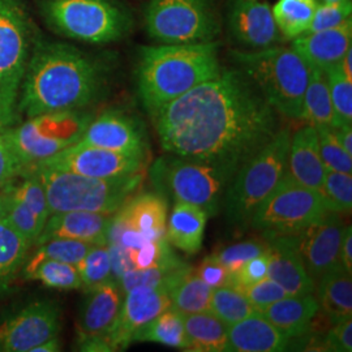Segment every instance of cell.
Masks as SVG:
<instances>
[{
	"instance_id": "1",
	"label": "cell",
	"mask_w": 352,
	"mask_h": 352,
	"mask_svg": "<svg viewBox=\"0 0 352 352\" xmlns=\"http://www.w3.org/2000/svg\"><path fill=\"white\" fill-rule=\"evenodd\" d=\"M164 151L236 174L276 136L278 113L239 68L151 113Z\"/></svg>"
},
{
	"instance_id": "2",
	"label": "cell",
	"mask_w": 352,
	"mask_h": 352,
	"mask_svg": "<svg viewBox=\"0 0 352 352\" xmlns=\"http://www.w3.org/2000/svg\"><path fill=\"white\" fill-rule=\"evenodd\" d=\"M107 85V69L72 45L36 37L19 90L17 109L33 118L81 110L97 101Z\"/></svg>"
},
{
	"instance_id": "3",
	"label": "cell",
	"mask_w": 352,
	"mask_h": 352,
	"mask_svg": "<svg viewBox=\"0 0 352 352\" xmlns=\"http://www.w3.org/2000/svg\"><path fill=\"white\" fill-rule=\"evenodd\" d=\"M219 43L144 46L136 68L140 100L151 113L222 72Z\"/></svg>"
},
{
	"instance_id": "4",
	"label": "cell",
	"mask_w": 352,
	"mask_h": 352,
	"mask_svg": "<svg viewBox=\"0 0 352 352\" xmlns=\"http://www.w3.org/2000/svg\"><path fill=\"white\" fill-rule=\"evenodd\" d=\"M23 174H33L43 184L51 214L76 210L113 214L139 192L146 176L140 171L101 179L39 166H29Z\"/></svg>"
},
{
	"instance_id": "5",
	"label": "cell",
	"mask_w": 352,
	"mask_h": 352,
	"mask_svg": "<svg viewBox=\"0 0 352 352\" xmlns=\"http://www.w3.org/2000/svg\"><path fill=\"white\" fill-rule=\"evenodd\" d=\"M231 58L279 115L302 119L309 65L291 46L232 51Z\"/></svg>"
},
{
	"instance_id": "6",
	"label": "cell",
	"mask_w": 352,
	"mask_h": 352,
	"mask_svg": "<svg viewBox=\"0 0 352 352\" xmlns=\"http://www.w3.org/2000/svg\"><path fill=\"white\" fill-rule=\"evenodd\" d=\"M289 139L287 128L279 129L235 174L225 195L227 219L231 225L248 226L258 206L287 173Z\"/></svg>"
},
{
	"instance_id": "7",
	"label": "cell",
	"mask_w": 352,
	"mask_h": 352,
	"mask_svg": "<svg viewBox=\"0 0 352 352\" xmlns=\"http://www.w3.org/2000/svg\"><path fill=\"white\" fill-rule=\"evenodd\" d=\"M45 21L64 37L106 45L126 37L132 17L118 0H36Z\"/></svg>"
},
{
	"instance_id": "8",
	"label": "cell",
	"mask_w": 352,
	"mask_h": 352,
	"mask_svg": "<svg viewBox=\"0 0 352 352\" xmlns=\"http://www.w3.org/2000/svg\"><path fill=\"white\" fill-rule=\"evenodd\" d=\"M234 174L212 164L166 155L151 168L153 184L160 193L174 200L196 205L209 217L219 212L222 197L234 179Z\"/></svg>"
},
{
	"instance_id": "9",
	"label": "cell",
	"mask_w": 352,
	"mask_h": 352,
	"mask_svg": "<svg viewBox=\"0 0 352 352\" xmlns=\"http://www.w3.org/2000/svg\"><path fill=\"white\" fill-rule=\"evenodd\" d=\"M327 210L322 195L298 183L289 171L251 219L266 239L295 236Z\"/></svg>"
},
{
	"instance_id": "10",
	"label": "cell",
	"mask_w": 352,
	"mask_h": 352,
	"mask_svg": "<svg viewBox=\"0 0 352 352\" xmlns=\"http://www.w3.org/2000/svg\"><path fill=\"white\" fill-rule=\"evenodd\" d=\"M145 26L153 39L166 45L212 42L219 34L210 0H151Z\"/></svg>"
},
{
	"instance_id": "11",
	"label": "cell",
	"mask_w": 352,
	"mask_h": 352,
	"mask_svg": "<svg viewBox=\"0 0 352 352\" xmlns=\"http://www.w3.org/2000/svg\"><path fill=\"white\" fill-rule=\"evenodd\" d=\"M90 120V115L80 113V110L28 118L23 124L12 126L13 146L26 168L76 144L81 139Z\"/></svg>"
},
{
	"instance_id": "12",
	"label": "cell",
	"mask_w": 352,
	"mask_h": 352,
	"mask_svg": "<svg viewBox=\"0 0 352 352\" xmlns=\"http://www.w3.org/2000/svg\"><path fill=\"white\" fill-rule=\"evenodd\" d=\"M168 202L160 192L136 193L113 214L107 243L136 250L151 240L166 238Z\"/></svg>"
},
{
	"instance_id": "13",
	"label": "cell",
	"mask_w": 352,
	"mask_h": 352,
	"mask_svg": "<svg viewBox=\"0 0 352 352\" xmlns=\"http://www.w3.org/2000/svg\"><path fill=\"white\" fill-rule=\"evenodd\" d=\"M24 0H0V89L20 90L36 39Z\"/></svg>"
},
{
	"instance_id": "14",
	"label": "cell",
	"mask_w": 352,
	"mask_h": 352,
	"mask_svg": "<svg viewBox=\"0 0 352 352\" xmlns=\"http://www.w3.org/2000/svg\"><path fill=\"white\" fill-rule=\"evenodd\" d=\"M30 166L74 173L89 177H119L145 171L146 160L107 151L77 141L50 158ZM29 167V166H28Z\"/></svg>"
},
{
	"instance_id": "15",
	"label": "cell",
	"mask_w": 352,
	"mask_h": 352,
	"mask_svg": "<svg viewBox=\"0 0 352 352\" xmlns=\"http://www.w3.org/2000/svg\"><path fill=\"white\" fill-rule=\"evenodd\" d=\"M344 228L340 213L325 210L298 235L289 236L315 283L340 266V244Z\"/></svg>"
},
{
	"instance_id": "16",
	"label": "cell",
	"mask_w": 352,
	"mask_h": 352,
	"mask_svg": "<svg viewBox=\"0 0 352 352\" xmlns=\"http://www.w3.org/2000/svg\"><path fill=\"white\" fill-rule=\"evenodd\" d=\"M62 327L59 305L52 300L30 302L0 325V351L32 352L58 337Z\"/></svg>"
},
{
	"instance_id": "17",
	"label": "cell",
	"mask_w": 352,
	"mask_h": 352,
	"mask_svg": "<svg viewBox=\"0 0 352 352\" xmlns=\"http://www.w3.org/2000/svg\"><path fill=\"white\" fill-rule=\"evenodd\" d=\"M123 296L119 314L104 338L107 351L126 350L140 329L171 307L168 289L164 287H138Z\"/></svg>"
},
{
	"instance_id": "18",
	"label": "cell",
	"mask_w": 352,
	"mask_h": 352,
	"mask_svg": "<svg viewBox=\"0 0 352 352\" xmlns=\"http://www.w3.org/2000/svg\"><path fill=\"white\" fill-rule=\"evenodd\" d=\"M123 302V292L111 279L87 292L77 321V346L81 351H107L104 338Z\"/></svg>"
},
{
	"instance_id": "19",
	"label": "cell",
	"mask_w": 352,
	"mask_h": 352,
	"mask_svg": "<svg viewBox=\"0 0 352 352\" xmlns=\"http://www.w3.org/2000/svg\"><path fill=\"white\" fill-rule=\"evenodd\" d=\"M78 141L148 160L149 144L145 128L133 116L118 110L104 111L97 119L90 120Z\"/></svg>"
},
{
	"instance_id": "20",
	"label": "cell",
	"mask_w": 352,
	"mask_h": 352,
	"mask_svg": "<svg viewBox=\"0 0 352 352\" xmlns=\"http://www.w3.org/2000/svg\"><path fill=\"white\" fill-rule=\"evenodd\" d=\"M228 26L232 37L252 50L272 47L280 38L272 7L263 0H231Z\"/></svg>"
},
{
	"instance_id": "21",
	"label": "cell",
	"mask_w": 352,
	"mask_h": 352,
	"mask_svg": "<svg viewBox=\"0 0 352 352\" xmlns=\"http://www.w3.org/2000/svg\"><path fill=\"white\" fill-rule=\"evenodd\" d=\"M113 214L62 212L51 214L34 245L51 239H74L93 245H107V231Z\"/></svg>"
},
{
	"instance_id": "22",
	"label": "cell",
	"mask_w": 352,
	"mask_h": 352,
	"mask_svg": "<svg viewBox=\"0 0 352 352\" xmlns=\"http://www.w3.org/2000/svg\"><path fill=\"white\" fill-rule=\"evenodd\" d=\"M291 47L311 67L322 71L340 63L342 58L352 47V21L318 32H305L294 38Z\"/></svg>"
},
{
	"instance_id": "23",
	"label": "cell",
	"mask_w": 352,
	"mask_h": 352,
	"mask_svg": "<svg viewBox=\"0 0 352 352\" xmlns=\"http://www.w3.org/2000/svg\"><path fill=\"white\" fill-rule=\"evenodd\" d=\"M267 277L277 282L287 295L314 294L316 283L305 270L302 257L289 236L269 238Z\"/></svg>"
},
{
	"instance_id": "24",
	"label": "cell",
	"mask_w": 352,
	"mask_h": 352,
	"mask_svg": "<svg viewBox=\"0 0 352 352\" xmlns=\"http://www.w3.org/2000/svg\"><path fill=\"white\" fill-rule=\"evenodd\" d=\"M287 171L304 187L321 193L327 168L321 161L315 126H302L289 139Z\"/></svg>"
},
{
	"instance_id": "25",
	"label": "cell",
	"mask_w": 352,
	"mask_h": 352,
	"mask_svg": "<svg viewBox=\"0 0 352 352\" xmlns=\"http://www.w3.org/2000/svg\"><path fill=\"white\" fill-rule=\"evenodd\" d=\"M289 343L291 340L257 311L239 322L227 327V351H285Z\"/></svg>"
},
{
	"instance_id": "26",
	"label": "cell",
	"mask_w": 352,
	"mask_h": 352,
	"mask_svg": "<svg viewBox=\"0 0 352 352\" xmlns=\"http://www.w3.org/2000/svg\"><path fill=\"white\" fill-rule=\"evenodd\" d=\"M320 312V304L314 294L287 295L267 305L260 314L289 340L302 338L312 327Z\"/></svg>"
},
{
	"instance_id": "27",
	"label": "cell",
	"mask_w": 352,
	"mask_h": 352,
	"mask_svg": "<svg viewBox=\"0 0 352 352\" xmlns=\"http://www.w3.org/2000/svg\"><path fill=\"white\" fill-rule=\"evenodd\" d=\"M209 215L196 205L176 201L167 218L166 238L177 250L196 254L201 250Z\"/></svg>"
},
{
	"instance_id": "28",
	"label": "cell",
	"mask_w": 352,
	"mask_h": 352,
	"mask_svg": "<svg viewBox=\"0 0 352 352\" xmlns=\"http://www.w3.org/2000/svg\"><path fill=\"white\" fill-rule=\"evenodd\" d=\"M167 238L151 240L136 250H126L116 244H107L113 279L132 269H146L177 260Z\"/></svg>"
},
{
	"instance_id": "29",
	"label": "cell",
	"mask_w": 352,
	"mask_h": 352,
	"mask_svg": "<svg viewBox=\"0 0 352 352\" xmlns=\"http://www.w3.org/2000/svg\"><path fill=\"white\" fill-rule=\"evenodd\" d=\"M318 304L331 325L352 316V274L342 266L329 272L317 282Z\"/></svg>"
},
{
	"instance_id": "30",
	"label": "cell",
	"mask_w": 352,
	"mask_h": 352,
	"mask_svg": "<svg viewBox=\"0 0 352 352\" xmlns=\"http://www.w3.org/2000/svg\"><path fill=\"white\" fill-rule=\"evenodd\" d=\"M302 120L315 128H336L337 118L330 100L325 71L309 65L308 85L302 98Z\"/></svg>"
},
{
	"instance_id": "31",
	"label": "cell",
	"mask_w": 352,
	"mask_h": 352,
	"mask_svg": "<svg viewBox=\"0 0 352 352\" xmlns=\"http://www.w3.org/2000/svg\"><path fill=\"white\" fill-rule=\"evenodd\" d=\"M188 350L197 352L227 351V325L208 311L183 315Z\"/></svg>"
},
{
	"instance_id": "32",
	"label": "cell",
	"mask_w": 352,
	"mask_h": 352,
	"mask_svg": "<svg viewBox=\"0 0 352 352\" xmlns=\"http://www.w3.org/2000/svg\"><path fill=\"white\" fill-rule=\"evenodd\" d=\"M32 245L6 219H0V294L10 289L23 270Z\"/></svg>"
},
{
	"instance_id": "33",
	"label": "cell",
	"mask_w": 352,
	"mask_h": 352,
	"mask_svg": "<svg viewBox=\"0 0 352 352\" xmlns=\"http://www.w3.org/2000/svg\"><path fill=\"white\" fill-rule=\"evenodd\" d=\"M212 292L213 289L208 286L190 266L168 289L171 307L182 315L208 312Z\"/></svg>"
},
{
	"instance_id": "34",
	"label": "cell",
	"mask_w": 352,
	"mask_h": 352,
	"mask_svg": "<svg viewBox=\"0 0 352 352\" xmlns=\"http://www.w3.org/2000/svg\"><path fill=\"white\" fill-rule=\"evenodd\" d=\"M133 342H155L167 347L188 350L183 315L173 307L154 317L136 333Z\"/></svg>"
},
{
	"instance_id": "35",
	"label": "cell",
	"mask_w": 352,
	"mask_h": 352,
	"mask_svg": "<svg viewBox=\"0 0 352 352\" xmlns=\"http://www.w3.org/2000/svg\"><path fill=\"white\" fill-rule=\"evenodd\" d=\"M188 267L189 265L184 264L177 258L168 264L128 270L115 280L118 282L123 295L138 287H164L170 289Z\"/></svg>"
},
{
	"instance_id": "36",
	"label": "cell",
	"mask_w": 352,
	"mask_h": 352,
	"mask_svg": "<svg viewBox=\"0 0 352 352\" xmlns=\"http://www.w3.org/2000/svg\"><path fill=\"white\" fill-rule=\"evenodd\" d=\"M316 8V0H278L272 11L279 33L294 39L308 30Z\"/></svg>"
},
{
	"instance_id": "37",
	"label": "cell",
	"mask_w": 352,
	"mask_h": 352,
	"mask_svg": "<svg viewBox=\"0 0 352 352\" xmlns=\"http://www.w3.org/2000/svg\"><path fill=\"white\" fill-rule=\"evenodd\" d=\"M26 279L38 280L49 289H81L82 283L75 265L56 260H43L30 269L23 270Z\"/></svg>"
},
{
	"instance_id": "38",
	"label": "cell",
	"mask_w": 352,
	"mask_h": 352,
	"mask_svg": "<svg viewBox=\"0 0 352 352\" xmlns=\"http://www.w3.org/2000/svg\"><path fill=\"white\" fill-rule=\"evenodd\" d=\"M209 311L227 327L236 324L256 312L254 307L240 289L231 286L213 289Z\"/></svg>"
},
{
	"instance_id": "39",
	"label": "cell",
	"mask_w": 352,
	"mask_h": 352,
	"mask_svg": "<svg viewBox=\"0 0 352 352\" xmlns=\"http://www.w3.org/2000/svg\"><path fill=\"white\" fill-rule=\"evenodd\" d=\"M37 251L26 258L23 270L30 269L43 260H56L77 266L93 244L74 239H51L37 245Z\"/></svg>"
},
{
	"instance_id": "40",
	"label": "cell",
	"mask_w": 352,
	"mask_h": 352,
	"mask_svg": "<svg viewBox=\"0 0 352 352\" xmlns=\"http://www.w3.org/2000/svg\"><path fill=\"white\" fill-rule=\"evenodd\" d=\"M85 292L113 279L111 258L107 245H93L76 266Z\"/></svg>"
},
{
	"instance_id": "41",
	"label": "cell",
	"mask_w": 352,
	"mask_h": 352,
	"mask_svg": "<svg viewBox=\"0 0 352 352\" xmlns=\"http://www.w3.org/2000/svg\"><path fill=\"white\" fill-rule=\"evenodd\" d=\"M330 100L338 126L352 123V80L343 75L340 64L325 71Z\"/></svg>"
},
{
	"instance_id": "42",
	"label": "cell",
	"mask_w": 352,
	"mask_h": 352,
	"mask_svg": "<svg viewBox=\"0 0 352 352\" xmlns=\"http://www.w3.org/2000/svg\"><path fill=\"white\" fill-rule=\"evenodd\" d=\"M321 195L329 212L350 213L352 208V176L327 170Z\"/></svg>"
},
{
	"instance_id": "43",
	"label": "cell",
	"mask_w": 352,
	"mask_h": 352,
	"mask_svg": "<svg viewBox=\"0 0 352 352\" xmlns=\"http://www.w3.org/2000/svg\"><path fill=\"white\" fill-rule=\"evenodd\" d=\"M20 177V183H16L14 179L11 183H8V188L14 197L26 204L30 208V210L36 214L43 223H46L51 213L43 184L39 182L37 176L33 174H23Z\"/></svg>"
},
{
	"instance_id": "44",
	"label": "cell",
	"mask_w": 352,
	"mask_h": 352,
	"mask_svg": "<svg viewBox=\"0 0 352 352\" xmlns=\"http://www.w3.org/2000/svg\"><path fill=\"white\" fill-rule=\"evenodd\" d=\"M321 161L327 170L352 174V155L343 149L333 128H316Z\"/></svg>"
},
{
	"instance_id": "45",
	"label": "cell",
	"mask_w": 352,
	"mask_h": 352,
	"mask_svg": "<svg viewBox=\"0 0 352 352\" xmlns=\"http://www.w3.org/2000/svg\"><path fill=\"white\" fill-rule=\"evenodd\" d=\"M7 188H8V184H7ZM8 192H10V206H8L6 219L33 247L39 238L45 223L30 210V208L26 204L14 197L10 188Z\"/></svg>"
},
{
	"instance_id": "46",
	"label": "cell",
	"mask_w": 352,
	"mask_h": 352,
	"mask_svg": "<svg viewBox=\"0 0 352 352\" xmlns=\"http://www.w3.org/2000/svg\"><path fill=\"white\" fill-rule=\"evenodd\" d=\"M12 126H0V187L20 177L25 168V164L13 146Z\"/></svg>"
},
{
	"instance_id": "47",
	"label": "cell",
	"mask_w": 352,
	"mask_h": 352,
	"mask_svg": "<svg viewBox=\"0 0 352 352\" xmlns=\"http://www.w3.org/2000/svg\"><path fill=\"white\" fill-rule=\"evenodd\" d=\"M269 251V243L258 240H247L238 244L228 245L226 248L214 253L217 258L225 265L228 273H234L241 265L245 264L253 257Z\"/></svg>"
},
{
	"instance_id": "48",
	"label": "cell",
	"mask_w": 352,
	"mask_h": 352,
	"mask_svg": "<svg viewBox=\"0 0 352 352\" xmlns=\"http://www.w3.org/2000/svg\"><path fill=\"white\" fill-rule=\"evenodd\" d=\"M351 0H343L340 3H324L317 4L311 25L307 32H318L325 29H333L344 24L351 19Z\"/></svg>"
},
{
	"instance_id": "49",
	"label": "cell",
	"mask_w": 352,
	"mask_h": 352,
	"mask_svg": "<svg viewBox=\"0 0 352 352\" xmlns=\"http://www.w3.org/2000/svg\"><path fill=\"white\" fill-rule=\"evenodd\" d=\"M240 291L245 295L257 312L263 311L267 305L277 302L279 299L287 296L286 291L282 289L277 282L269 277L252 283L248 286L240 287Z\"/></svg>"
},
{
	"instance_id": "50",
	"label": "cell",
	"mask_w": 352,
	"mask_h": 352,
	"mask_svg": "<svg viewBox=\"0 0 352 352\" xmlns=\"http://www.w3.org/2000/svg\"><path fill=\"white\" fill-rule=\"evenodd\" d=\"M267 264H269V251L253 257L245 264L241 265L236 272L230 273L228 286L240 289L264 279L265 277H267Z\"/></svg>"
},
{
	"instance_id": "51",
	"label": "cell",
	"mask_w": 352,
	"mask_h": 352,
	"mask_svg": "<svg viewBox=\"0 0 352 352\" xmlns=\"http://www.w3.org/2000/svg\"><path fill=\"white\" fill-rule=\"evenodd\" d=\"M324 349L327 351H352V317L333 324L324 340Z\"/></svg>"
},
{
	"instance_id": "52",
	"label": "cell",
	"mask_w": 352,
	"mask_h": 352,
	"mask_svg": "<svg viewBox=\"0 0 352 352\" xmlns=\"http://www.w3.org/2000/svg\"><path fill=\"white\" fill-rule=\"evenodd\" d=\"M195 270H196V274L212 289L228 286L230 273L226 266L217 258L214 253L205 257L201 265Z\"/></svg>"
},
{
	"instance_id": "53",
	"label": "cell",
	"mask_w": 352,
	"mask_h": 352,
	"mask_svg": "<svg viewBox=\"0 0 352 352\" xmlns=\"http://www.w3.org/2000/svg\"><path fill=\"white\" fill-rule=\"evenodd\" d=\"M19 90L0 89V126H14L19 118Z\"/></svg>"
},
{
	"instance_id": "54",
	"label": "cell",
	"mask_w": 352,
	"mask_h": 352,
	"mask_svg": "<svg viewBox=\"0 0 352 352\" xmlns=\"http://www.w3.org/2000/svg\"><path fill=\"white\" fill-rule=\"evenodd\" d=\"M340 266L352 274V228L350 225L346 226L342 244H340Z\"/></svg>"
},
{
	"instance_id": "55",
	"label": "cell",
	"mask_w": 352,
	"mask_h": 352,
	"mask_svg": "<svg viewBox=\"0 0 352 352\" xmlns=\"http://www.w3.org/2000/svg\"><path fill=\"white\" fill-rule=\"evenodd\" d=\"M337 139L343 149L352 155V128L351 124H342L333 128Z\"/></svg>"
},
{
	"instance_id": "56",
	"label": "cell",
	"mask_w": 352,
	"mask_h": 352,
	"mask_svg": "<svg viewBox=\"0 0 352 352\" xmlns=\"http://www.w3.org/2000/svg\"><path fill=\"white\" fill-rule=\"evenodd\" d=\"M62 344H60V340H59V336L58 337H54L50 340L38 344L37 347H34L32 352H58L60 351L62 349Z\"/></svg>"
},
{
	"instance_id": "57",
	"label": "cell",
	"mask_w": 352,
	"mask_h": 352,
	"mask_svg": "<svg viewBox=\"0 0 352 352\" xmlns=\"http://www.w3.org/2000/svg\"><path fill=\"white\" fill-rule=\"evenodd\" d=\"M8 206H10V192L6 184L4 187H0V219L6 218Z\"/></svg>"
},
{
	"instance_id": "58",
	"label": "cell",
	"mask_w": 352,
	"mask_h": 352,
	"mask_svg": "<svg viewBox=\"0 0 352 352\" xmlns=\"http://www.w3.org/2000/svg\"><path fill=\"white\" fill-rule=\"evenodd\" d=\"M340 68L343 72V75L347 78L352 80V47L346 52V55L340 60Z\"/></svg>"
},
{
	"instance_id": "59",
	"label": "cell",
	"mask_w": 352,
	"mask_h": 352,
	"mask_svg": "<svg viewBox=\"0 0 352 352\" xmlns=\"http://www.w3.org/2000/svg\"><path fill=\"white\" fill-rule=\"evenodd\" d=\"M340 1H343V0H325V3H340Z\"/></svg>"
}]
</instances>
